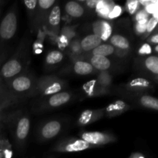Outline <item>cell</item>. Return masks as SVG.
<instances>
[{"instance_id": "7c38bea8", "label": "cell", "mask_w": 158, "mask_h": 158, "mask_svg": "<svg viewBox=\"0 0 158 158\" xmlns=\"http://www.w3.org/2000/svg\"><path fill=\"white\" fill-rule=\"evenodd\" d=\"M66 13L73 18H80L84 13V9L80 3L77 2H69L65 6Z\"/></svg>"}, {"instance_id": "8fae6325", "label": "cell", "mask_w": 158, "mask_h": 158, "mask_svg": "<svg viewBox=\"0 0 158 158\" xmlns=\"http://www.w3.org/2000/svg\"><path fill=\"white\" fill-rule=\"evenodd\" d=\"M30 128V121L28 117H23L19 121L16 128V137L18 139L23 140L26 138L29 134Z\"/></svg>"}, {"instance_id": "ac0fdd59", "label": "cell", "mask_w": 158, "mask_h": 158, "mask_svg": "<svg viewBox=\"0 0 158 158\" xmlns=\"http://www.w3.org/2000/svg\"><path fill=\"white\" fill-rule=\"evenodd\" d=\"M140 104L144 107L155 110H158V100L155 97L148 95L143 96L140 97Z\"/></svg>"}, {"instance_id": "44dd1931", "label": "cell", "mask_w": 158, "mask_h": 158, "mask_svg": "<svg viewBox=\"0 0 158 158\" xmlns=\"http://www.w3.org/2000/svg\"><path fill=\"white\" fill-rule=\"evenodd\" d=\"M62 89V86L58 82H54L51 83L48 86H46L44 89L45 95H53V94H57L60 92Z\"/></svg>"}, {"instance_id": "5b68a950", "label": "cell", "mask_w": 158, "mask_h": 158, "mask_svg": "<svg viewBox=\"0 0 158 158\" xmlns=\"http://www.w3.org/2000/svg\"><path fill=\"white\" fill-rule=\"evenodd\" d=\"M60 130H61V124L60 122L52 120L48 122L44 125L42 129L41 134L45 139H51L55 137L60 133Z\"/></svg>"}, {"instance_id": "4dcf8cb0", "label": "cell", "mask_w": 158, "mask_h": 158, "mask_svg": "<svg viewBox=\"0 0 158 158\" xmlns=\"http://www.w3.org/2000/svg\"><path fill=\"white\" fill-rule=\"evenodd\" d=\"M37 2H38L37 0H26V1H24V4L26 5V8L30 9V10H32L36 7Z\"/></svg>"}, {"instance_id": "7a4b0ae2", "label": "cell", "mask_w": 158, "mask_h": 158, "mask_svg": "<svg viewBox=\"0 0 158 158\" xmlns=\"http://www.w3.org/2000/svg\"><path fill=\"white\" fill-rule=\"evenodd\" d=\"M82 140L86 141L91 146L101 145L110 143L112 140L110 136L100 132H86L82 134Z\"/></svg>"}, {"instance_id": "f546056e", "label": "cell", "mask_w": 158, "mask_h": 158, "mask_svg": "<svg viewBox=\"0 0 158 158\" xmlns=\"http://www.w3.org/2000/svg\"><path fill=\"white\" fill-rule=\"evenodd\" d=\"M6 154H7V150L6 149L4 141L0 140V158H9Z\"/></svg>"}, {"instance_id": "3957f363", "label": "cell", "mask_w": 158, "mask_h": 158, "mask_svg": "<svg viewBox=\"0 0 158 158\" xmlns=\"http://www.w3.org/2000/svg\"><path fill=\"white\" fill-rule=\"evenodd\" d=\"M22 70V65L16 60H10L6 62L1 69L2 77L6 79L12 78Z\"/></svg>"}, {"instance_id": "484cf974", "label": "cell", "mask_w": 158, "mask_h": 158, "mask_svg": "<svg viewBox=\"0 0 158 158\" xmlns=\"http://www.w3.org/2000/svg\"><path fill=\"white\" fill-rule=\"evenodd\" d=\"M157 19L152 17L150 19H148V23H147V32H151L154 29V28L157 26Z\"/></svg>"}, {"instance_id": "4fadbf2b", "label": "cell", "mask_w": 158, "mask_h": 158, "mask_svg": "<svg viewBox=\"0 0 158 158\" xmlns=\"http://www.w3.org/2000/svg\"><path fill=\"white\" fill-rule=\"evenodd\" d=\"M114 7V5L112 2L100 0V1H98L97 6H96V10L100 16L105 19H108L110 12H111Z\"/></svg>"}, {"instance_id": "d6986e66", "label": "cell", "mask_w": 158, "mask_h": 158, "mask_svg": "<svg viewBox=\"0 0 158 158\" xmlns=\"http://www.w3.org/2000/svg\"><path fill=\"white\" fill-rule=\"evenodd\" d=\"M145 67L154 74H158V58L157 56L148 57L144 61Z\"/></svg>"}, {"instance_id": "9a60e30c", "label": "cell", "mask_w": 158, "mask_h": 158, "mask_svg": "<svg viewBox=\"0 0 158 158\" xmlns=\"http://www.w3.org/2000/svg\"><path fill=\"white\" fill-rule=\"evenodd\" d=\"M111 46L120 49H128L130 47V43L127 38L121 35H114L110 38Z\"/></svg>"}, {"instance_id": "83f0119b", "label": "cell", "mask_w": 158, "mask_h": 158, "mask_svg": "<svg viewBox=\"0 0 158 158\" xmlns=\"http://www.w3.org/2000/svg\"><path fill=\"white\" fill-rule=\"evenodd\" d=\"M149 19V14L144 9H140V10H139L135 15V19L137 22L143 19Z\"/></svg>"}, {"instance_id": "d4e9b609", "label": "cell", "mask_w": 158, "mask_h": 158, "mask_svg": "<svg viewBox=\"0 0 158 158\" xmlns=\"http://www.w3.org/2000/svg\"><path fill=\"white\" fill-rule=\"evenodd\" d=\"M55 2V0H39L37 4L39 5V6L41 9H48L50 7H52Z\"/></svg>"}, {"instance_id": "277c9868", "label": "cell", "mask_w": 158, "mask_h": 158, "mask_svg": "<svg viewBox=\"0 0 158 158\" xmlns=\"http://www.w3.org/2000/svg\"><path fill=\"white\" fill-rule=\"evenodd\" d=\"M94 34L100 37L102 40H106L112 33L111 26L106 21H98L93 26Z\"/></svg>"}, {"instance_id": "cb8c5ba5", "label": "cell", "mask_w": 158, "mask_h": 158, "mask_svg": "<svg viewBox=\"0 0 158 158\" xmlns=\"http://www.w3.org/2000/svg\"><path fill=\"white\" fill-rule=\"evenodd\" d=\"M148 19L140 20V21L137 22L136 24V30L138 33H143L147 31V23H148Z\"/></svg>"}, {"instance_id": "4316f807", "label": "cell", "mask_w": 158, "mask_h": 158, "mask_svg": "<svg viewBox=\"0 0 158 158\" xmlns=\"http://www.w3.org/2000/svg\"><path fill=\"white\" fill-rule=\"evenodd\" d=\"M121 13H122L121 7L119 6H114V7L113 8V9L111 10V12H110L108 19L117 18V17H118Z\"/></svg>"}, {"instance_id": "30bf717a", "label": "cell", "mask_w": 158, "mask_h": 158, "mask_svg": "<svg viewBox=\"0 0 158 158\" xmlns=\"http://www.w3.org/2000/svg\"><path fill=\"white\" fill-rule=\"evenodd\" d=\"M70 94L66 92L57 93L51 96L49 100V104L52 107H57L67 103L70 100Z\"/></svg>"}, {"instance_id": "e575fe53", "label": "cell", "mask_w": 158, "mask_h": 158, "mask_svg": "<svg viewBox=\"0 0 158 158\" xmlns=\"http://www.w3.org/2000/svg\"><path fill=\"white\" fill-rule=\"evenodd\" d=\"M151 43H154V44H157L158 43V35L157 34H155L154 35H153L151 39Z\"/></svg>"}, {"instance_id": "2e32d148", "label": "cell", "mask_w": 158, "mask_h": 158, "mask_svg": "<svg viewBox=\"0 0 158 158\" xmlns=\"http://www.w3.org/2000/svg\"><path fill=\"white\" fill-rule=\"evenodd\" d=\"M114 47L110 44H100L97 48L92 50L94 56H101L106 57L114 52Z\"/></svg>"}, {"instance_id": "ba28073f", "label": "cell", "mask_w": 158, "mask_h": 158, "mask_svg": "<svg viewBox=\"0 0 158 158\" xmlns=\"http://www.w3.org/2000/svg\"><path fill=\"white\" fill-rule=\"evenodd\" d=\"M32 86L31 80L27 77H19L14 79L12 82V88L16 92H26L29 90Z\"/></svg>"}, {"instance_id": "1f68e13d", "label": "cell", "mask_w": 158, "mask_h": 158, "mask_svg": "<svg viewBox=\"0 0 158 158\" xmlns=\"http://www.w3.org/2000/svg\"><path fill=\"white\" fill-rule=\"evenodd\" d=\"M151 52V47L149 44H143L139 49V53L140 54H150Z\"/></svg>"}, {"instance_id": "f1b7e54d", "label": "cell", "mask_w": 158, "mask_h": 158, "mask_svg": "<svg viewBox=\"0 0 158 158\" xmlns=\"http://www.w3.org/2000/svg\"><path fill=\"white\" fill-rule=\"evenodd\" d=\"M8 103V98L5 95L4 93L0 89V111L2 110V108H4L6 106Z\"/></svg>"}, {"instance_id": "6da1fadb", "label": "cell", "mask_w": 158, "mask_h": 158, "mask_svg": "<svg viewBox=\"0 0 158 158\" xmlns=\"http://www.w3.org/2000/svg\"><path fill=\"white\" fill-rule=\"evenodd\" d=\"M16 29V15L15 12H9L0 24V38L3 40H9L15 35Z\"/></svg>"}, {"instance_id": "52a82bcc", "label": "cell", "mask_w": 158, "mask_h": 158, "mask_svg": "<svg viewBox=\"0 0 158 158\" xmlns=\"http://www.w3.org/2000/svg\"><path fill=\"white\" fill-rule=\"evenodd\" d=\"M92 146L90 144H89L81 139V140H74V141L70 142L67 144L63 145L59 150L60 151H65V152H78V151L89 149Z\"/></svg>"}, {"instance_id": "603a6c76", "label": "cell", "mask_w": 158, "mask_h": 158, "mask_svg": "<svg viewBox=\"0 0 158 158\" xmlns=\"http://www.w3.org/2000/svg\"><path fill=\"white\" fill-rule=\"evenodd\" d=\"M139 2L136 0H132V1H128L127 2V9L128 12L131 14H134L137 10L138 9Z\"/></svg>"}, {"instance_id": "7402d4cb", "label": "cell", "mask_w": 158, "mask_h": 158, "mask_svg": "<svg viewBox=\"0 0 158 158\" xmlns=\"http://www.w3.org/2000/svg\"><path fill=\"white\" fill-rule=\"evenodd\" d=\"M130 86L133 88H148L150 86V83L148 81V80L138 78L133 80L130 83Z\"/></svg>"}, {"instance_id": "9c48e42d", "label": "cell", "mask_w": 158, "mask_h": 158, "mask_svg": "<svg viewBox=\"0 0 158 158\" xmlns=\"http://www.w3.org/2000/svg\"><path fill=\"white\" fill-rule=\"evenodd\" d=\"M90 63L94 69L100 71H104L110 67L111 62L107 57L101 56H93L90 60Z\"/></svg>"}, {"instance_id": "836d02e7", "label": "cell", "mask_w": 158, "mask_h": 158, "mask_svg": "<svg viewBox=\"0 0 158 158\" xmlns=\"http://www.w3.org/2000/svg\"><path fill=\"white\" fill-rule=\"evenodd\" d=\"M139 2V4L142 5L143 6H145V7H147V6H150V5L153 4V3L155 2L156 1H151V0H147V1H142V0H140V1H138Z\"/></svg>"}, {"instance_id": "e0dca14e", "label": "cell", "mask_w": 158, "mask_h": 158, "mask_svg": "<svg viewBox=\"0 0 158 158\" xmlns=\"http://www.w3.org/2000/svg\"><path fill=\"white\" fill-rule=\"evenodd\" d=\"M61 19V10L59 6H55L51 10L49 15V23L52 27H56Z\"/></svg>"}, {"instance_id": "5bb4252c", "label": "cell", "mask_w": 158, "mask_h": 158, "mask_svg": "<svg viewBox=\"0 0 158 158\" xmlns=\"http://www.w3.org/2000/svg\"><path fill=\"white\" fill-rule=\"evenodd\" d=\"M74 71L78 75H88L94 70V67L89 63L85 61H77L74 64Z\"/></svg>"}, {"instance_id": "d6a6232c", "label": "cell", "mask_w": 158, "mask_h": 158, "mask_svg": "<svg viewBox=\"0 0 158 158\" xmlns=\"http://www.w3.org/2000/svg\"><path fill=\"white\" fill-rule=\"evenodd\" d=\"M97 2H98V0H87V1L85 2L86 6H87L89 8H91V9L96 8V6H97Z\"/></svg>"}, {"instance_id": "ffe728a7", "label": "cell", "mask_w": 158, "mask_h": 158, "mask_svg": "<svg viewBox=\"0 0 158 158\" xmlns=\"http://www.w3.org/2000/svg\"><path fill=\"white\" fill-rule=\"evenodd\" d=\"M63 55L60 51H52L47 55L46 58V62L48 64L53 65L60 63L63 60Z\"/></svg>"}, {"instance_id": "8992f818", "label": "cell", "mask_w": 158, "mask_h": 158, "mask_svg": "<svg viewBox=\"0 0 158 158\" xmlns=\"http://www.w3.org/2000/svg\"><path fill=\"white\" fill-rule=\"evenodd\" d=\"M102 43V40L100 36L95 34H90L86 35L82 40L80 43V46L83 51H92L95 48L100 46Z\"/></svg>"}]
</instances>
